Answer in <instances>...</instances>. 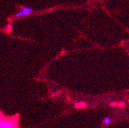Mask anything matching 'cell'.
Wrapping results in <instances>:
<instances>
[{"label":"cell","instance_id":"cell-4","mask_svg":"<svg viewBox=\"0 0 129 128\" xmlns=\"http://www.w3.org/2000/svg\"><path fill=\"white\" fill-rule=\"evenodd\" d=\"M110 123H111V118L105 117L104 119H103V123H104L105 125H109Z\"/></svg>","mask_w":129,"mask_h":128},{"label":"cell","instance_id":"cell-1","mask_svg":"<svg viewBox=\"0 0 129 128\" xmlns=\"http://www.w3.org/2000/svg\"><path fill=\"white\" fill-rule=\"evenodd\" d=\"M32 12H33V10H32L31 7H29V6H24L20 11L17 12V14L14 15V18L18 19V18L24 17L31 14Z\"/></svg>","mask_w":129,"mask_h":128},{"label":"cell","instance_id":"cell-3","mask_svg":"<svg viewBox=\"0 0 129 128\" xmlns=\"http://www.w3.org/2000/svg\"><path fill=\"white\" fill-rule=\"evenodd\" d=\"M87 106V104L85 102H83V101H80V102H78V103H76L75 105V108H83Z\"/></svg>","mask_w":129,"mask_h":128},{"label":"cell","instance_id":"cell-2","mask_svg":"<svg viewBox=\"0 0 129 128\" xmlns=\"http://www.w3.org/2000/svg\"><path fill=\"white\" fill-rule=\"evenodd\" d=\"M0 127L1 128H14L17 127V123L14 119H2L0 122Z\"/></svg>","mask_w":129,"mask_h":128}]
</instances>
